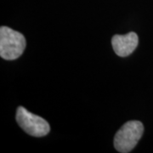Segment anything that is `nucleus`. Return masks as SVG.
Listing matches in <instances>:
<instances>
[{
    "label": "nucleus",
    "mask_w": 153,
    "mask_h": 153,
    "mask_svg": "<svg viewBox=\"0 0 153 153\" xmlns=\"http://www.w3.org/2000/svg\"><path fill=\"white\" fill-rule=\"evenodd\" d=\"M139 44V38L136 33L131 32L125 35H115L111 38V44L115 53L120 57L131 55Z\"/></svg>",
    "instance_id": "20e7f679"
},
{
    "label": "nucleus",
    "mask_w": 153,
    "mask_h": 153,
    "mask_svg": "<svg viewBox=\"0 0 153 153\" xmlns=\"http://www.w3.org/2000/svg\"><path fill=\"white\" fill-rule=\"evenodd\" d=\"M144 126L140 121H128L121 127L114 138V146L121 153L130 152L141 139Z\"/></svg>",
    "instance_id": "f03ea898"
},
{
    "label": "nucleus",
    "mask_w": 153,
    "mask_h": 153,
    "mask_svg": "<svg viewBox=\"0 0 153 153\" xmlns=\"http://www.w3.org/2000/svg\"><path fill=\"white\" fill-rule=\"evenodd\" d=\"M26 38L19 32L8 27L0 28V56L7 60L19 58L26 48Z\"/></svg>",
    "instance_id": "f257e3e1"
},
{
    "label": "nucleus",
    "mask_w": 153,
    "mask_h": 153,
    "mask_svg": "<svg viewBox=\"0 0 153 153\" xmlns=\"http://www.w3.org/2000/svg\"><path fill=\"white\" fill-rule=\"evenodd\" d=\"M16 118L19 126L32 136H45L50 130V127L47 121L28 111L23 106H19L17 108Z\"/></svg>",
    "instance_id": "7ed1b4c3"
}]
</instances>
